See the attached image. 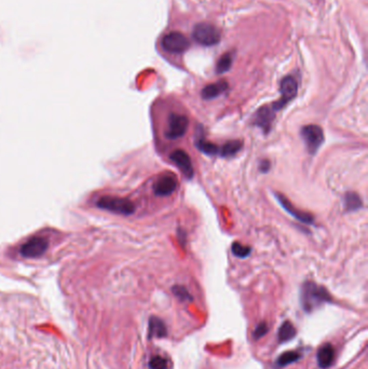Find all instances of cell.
I'll return each instance as SVG.
<instances>
[{
    "mask_svg": "<svg viewBox=\"0 0 368 369\" xmlns=\"http://www.w3.org/2000/svg\"><path fill=\"white\" fill-rule=\"evenodd\" d=\"M301 137L310 155H315L324 143V132L316 124H309L301 129Z\"/></svg>",
    "mask_w": 368,
    "mask_h": 369,
    "instance_id": "3",
    "label": "cell"
},
{
    "mask_svg": "<svg viewBox=\"0 0 368 369\" xmlns=\"http://www.w3.org/2000/svg\"><path fill=\"white\" fill-rule=\"evenodd\" d=\"M189 121L186 116L177 113H171L169 117L168 129L166 131V137L171 141H175L185 135L188 129Z\"/></svg>",
    "mask_w": 368,
    "mask_h": 369,
    "instance_id": "7",
    "label": "cell"
},
{
    "mask_svg": "<svg viewBox=\"0 0 368 369\" xmlns=\"http://www.w3.org/2000/svg\"><path fill=\"white\" fill-rule=\"evenodd\" d=\"M170 159L188 180H191L193 177L194 171L192 168V162L190 160V157L186 151H184L183 149H176L170 155Z\"/></svg>",
    "mask_w": 368,
    "mask_h": 369,
    "instance_id": "9",
    "label": "cell"
},
{
    "mask_svg": "<svg viewBox=\"0 0 368 369\" xmlns=\"http://www.w3.org/2000/svg\"><path fill=\"white\" fill-rule=\"evenodd\" d=\"M150 369H168V362L162 356L155 355L149 361Z\"/></svg>",
    "mask_w": 368,
    "mask_h": 369,
    "instance_id": "23",
    "label": "cell"
},
{
    "mask_svg": "<svg viewBox=\"0 0 368 369\" xmlns=\"http://www.w3.org/2000/svg\"><path fill=\"white\" fill-rule=\"evenodd\" d=\"M148 332L150 338H164V337L168 336L167 325L161 319L156 316L150 317Z\"/></svg>",
    "mask_w": 368,
    "mask_h": 369,
    "instance_id": "15",
    "label": "cell"
},
{
    "mask_svg": "<svg viewBox=\"0 0 368 369\" xmlns=\"http://www.w3.org/2000/svg\"><path fill=\"white\" fill-rule=\"evenodd\" d=\"M161 46L164 51L172 54H181L190 47L188 38L180 31H171L162 38Z\"/></svg>",
    "mask_w": 368,
    "mask_h": 369,
    "instance_id": "6",
    "label": "cell"
},
{
    "mask_svg": "<svg viewBox=\"0 0 368 369\" xmlns=\"http://www.w3.org/2000/svg\"><path fill=\"white\" fill-rule=\"evenodd\" d=\"M194 146L201 152H203V154H205L207 156L219 155L218 146L206 141L205 137L203 136V133H199L198 136H196V138L194 139Z\"/></svg>",
    "mask_w": 368,
    "mask_h": 369,
    "instance_id": "16",
    "label": "cell"
},
{
    "mask_svg": "<svg viewBox=\"0 0 368 369\" xmlns=\"http://www.w3.org/2000/svg\"><path fill=\"white\" fill-rule=\"evenodd\" d=\"M48 240L40 237H36L28 240L21 247V254L24 257L35 258L42 256L48 250Z\"/></svg>",
    "mask_w": 368,
    "mask_h": 369,
    "instance_id": "8",
    "label": "cell"
},
{
    "mask_svg": "<svg viewBox=\"0 0 368 369\" xmlns=\"http://www.w3.org/2000/svg\"><path fill=\"white\" fill-rule=\"evenodd\" d=\"M280 92H281V97L278 100L275 101L271 105L272 109L276 112L281 110L282 108L286 106L290 100H293L298 93V82L297 80L291 77V76H286L284 77L281 81L280 85Z\"/></svg>",
    "mask_w": 368,
    "mask_h": 369,
    "instance_id": "5",
    "label": "cell"
},
{
    "mask_svg": "<svg viewBox=\"0 0 368 369\" xmlns=\"http://www.w3.org/2000/svg\"><path fill=\"white\" fill-rule=\"evenodd\" d=\"M345 206L348 212H355L363 206V202L357 192H348L345 196Z\"/></svg>",
    "mask_w": 368,
    "mask_h": 369,
    "instance_id": "20",
    "label": "cell"
},
{
    "mask_svg": "<svg viewBox=\"0 0 368 369\" xmlns=\"http://www.w3.org/2000/svg\"><path fill=\"white\" fill-rule=\"evenodd\" d=\"M270 167H271V164L268 160H263L259 164V170L260 172H263V173H267V172L270 170Z\"/></svg>",
    "mask_w": 368,
    "mask_h": 369,
    "instance_id": "26",
    "label": "cell"
},
{
    "mask_svg": "<svg viewBox=\"0 0 368 369\" xmlns=\"http://www.w3.org/2000/svg\"><path fill=\"white\" fill-rule=\"evenodd\" d=\"M335 360V350L331 343L323 345L318 351V364L321 368L326 369L333 365Z\"/></svg>",
    "mask_w": 368,
    "mask_h": 369,
    "instance_id": "14",
    "label": "cell"
},
{
    "mask_svg": "<svg viewBox=\"0 0 368 369\" xmlns=\"http://www.w3.org/2000/svg\"><path fill=\"white\" fill-rule=\"evenodd\" d=\"M177 188V180L174 175H166L160 177L154 184V192L159 196H168L172 194Z\"/></svg>",
    "mask_w": 368,
    "mask_h": 369,
    "instance_id": "12",
    "label": "cell"
},
{
    "mask_svg": "<svg viewBox=\"0 0 368 369\" xmlns=\"http://www.w3.org/2000/svg\"><path fill=\"white\" fill-rule=\"evenodd\" d=\"M228 82L225 80H220L215 82V84H211L206 87L203 88V90L201 92V96L203 99H213L218 97L219 95L223 94L228 90Z\"/></svg>",
    "mask_w": 368,
    "mask_h": 369,
    "instance_id": "13",
    "label": "cell"
},
{
    "mask_svg": "<svg viewBox=\"0 0 368 369\" xmlns=\"http://www.w3.org/2000/svg\"><path fill=\"white\" fill-rule=\"evenodd\" d=\"M268 330H269L268 324L266 322H260L258 325L256 326L255 330H254V333H253L254 338H255V339L263 338V337L268 333Z\"/></svg>",
    "mask_w": 368,
    "mask_h": 369,
    "instance_id": "25",
    "label": "cell"
},
{
    "mask_svg": "<svg viewBox=\"0 0 368 369\" xmlns=\"http://www.w3.org/2000/svg\"><path fill=\"white\" fill-rule=\"evenodd\" d=\"M276 196L278 203H280V204L284 207L285 211L293 216V217H295L297 220H299L300 222H303V224H307V225L313 224L314 218L312 215H310L309 213L301 212L300 209L296 208L282 193H276Z\"/></svg>",
    "mask_w": 368,
    "mask_h": 369,
    "instance_id": "11",
    "label": "cell"
},
{
    "mask_svg": "<svg viewBox=\"0 0 368 369\" xmlns=\"http://www.w3.org/2000/svg\"><path fill=\"white\" fill-rule=\"evenodd\" d=\"M192 37L201 46L212 47L220 41V30L211 23L196 24L192 30Z\"/></svg>",
    "mask_w": 368,
    "mask_h": 369,
    "instance_id": "2",
    "label": "cell"
},
{
    "mask_svg": "<svg viewBox=\"0 0 368 369\" xmlns=\"http://www.w3.org/2000/svg\"><path fill=\"white\" fill-rule=\"evenodd\" d=\"M243 148L242 141H229L227 142L224 146L219 147V156L223 158H231L236 156L238 152Z\"/></svg>",
    "mask_w": 368,
    "mask_h": 369,
    "instance_id": "17",
    "label": "cell"
},
{
    "mask_svg": "<svg viewBox=\"0 0 368 369\" xmlns=\"http://www.w3.org/2000/svg\"><path fill=\"white\" fill-rule=\"evenodd\" d=\"M231 252L236 257L239 258H246L250 256L252 249L250 246H245L243 244L239 243V242H234L231 246Z\"/></svg>",
    "mask_w": 368,
    "mask_h": 369,
    "instance_id": "22",
    "label": "cell"
},
{
    "mask_svg": "<svg viewBox=\"0 0 368 369\" xmlns=\"http://www.w3.org/2000/svg\"><path fill=\"white\" fill-rule=\"evenodd\" d=\"M296 333H297L296 328L293 325V323H290L289 321H285L281 325L280 329H278V333H277L278 342L284 343V342H287L291 339H294Z\"/></svg>",
    "mask_w": 368,
    "mask_h": 369,
    "instance_id": "18",
    "label": "cell"
},
{
    "mask_svg": "<svg viewBox=\"0 0 368 369\" xmlns=\"http://www.w3.org/2000/svg\"><path fill=\"white\" fill-rule=\"evenodd\" d=\"M300 359V354L295 351H287L281 354L276 361V368H283L287 365L293 364Z\"/></svg>",
    "mask_w": 368,
    "mask_h": 369,
    "instance_id": "19",
    "label": "cell"
},
{
    "mask_svg": "<svg viewBox=\"0 0 368 369\" xmlns=\"http://www.w3.org/2000/svg\"><path fill=\"white\" fill-rule=\"evenodd\" d=\"M174 295L180 298L181 300L183 301H187V300H192V297L191 295L189 294V291L187 290L186 287H184V286H181V285H176L174 286V287L172 288Z\"/></svg>",
    "mask_w": 368,
    "mask_h": 369,
    "instance_id": "24",
    "label": "cell"
},
{
    "mask_svg": "<svg viewBox=\"0 0 368 369\" xmlns=\"http://www.w3.org/2000/svg\"><path fill=\"white\" fill-rule=\"evenodd\" d=\"M231 65H232V55L230 53H225L217 62L216 73L225 74L229 71Z\"/></svg>",
    "mask_w": 368,
    "mask_h": 369,
    "instance_id": "21",
    "label": "cell"
},
{
    "mask_svg": "<svg viewBox=\"0 0 368 369\" xmlns=\"http://www.w3.org/2000/svg\"><path fill=\"white\" fill-rule=\"evenodd\" d=\"M332 296L327 289L314 282H306L301 287L300 302L306 312H312L326 302H332Z\"/></svg>",
    "mask_w": 368,
    "mask_h": 369,
    "instance_id": "1",
    "label": "cell"
},
{
    "mask_svg": "<svg viewBox=\"0 0 368 369\" xmlns=\"http://www.w3.org/2000/svg\"><path fill=\"white\" fill-rule=\"evenodd\" d=\"M97 206L109 212L123 215H131L135 211V205L132 201L117 196H101L97 201Z\"/></svg>",
    "mask_w": 368,
    "mask_h": 369,
    "instance_id": "4",
    "label": "cell"
},
{
    "mask_svg": "<svg viewBox=\"0 0 368 369\" xmlns=\"http://www.w3.org/2000/svg\"><path fill=\"white\" fill-rule=\"evenodd\" d=\"M276 118V111L271 106H263L254 114V124L262 129L265 133L271 130L272 122Z\"/></svg>",
    "mask_w": 368,
    "mask_h": 369,
    "instance_id": "10",
    "label": "cell"
}]
</instances>
